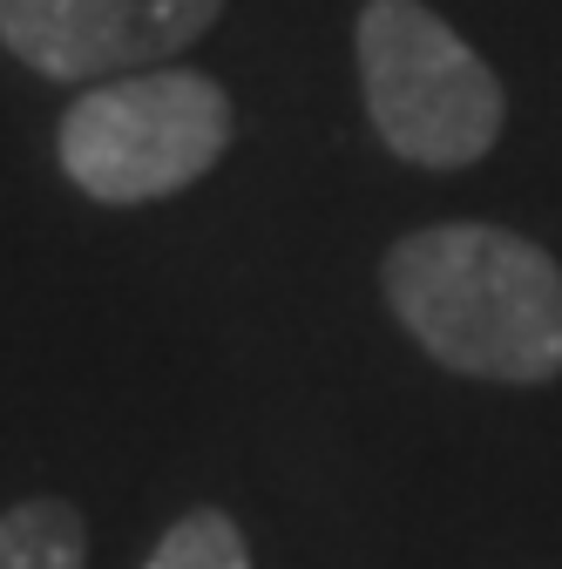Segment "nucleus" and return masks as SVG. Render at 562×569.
Wrapping results in <instances>:
<instances>
[{
  "label": "nucleus",
  "mask_w": 562,
  "mask_h": 569,
  "mask_svg": "<svg viewBox=\"0 0 562 569\" xmlns=\"http://www.w3.org/2000/svg\"><path fill=\"white\" fill-rule=\"evenodd\" d=\"M387 306L468 380L542 387L562 373V264L502 224H428L387 251Z\"/></svg>",
  "instance_id": "nucleus-1"
},
{
  "label": "nucleus",
  "mask_w": 562,
  "mask_h": 569,
  "mask_svg": "<svg viewBox=\"0 0 562 569\" xmlns=\"http://www.w3.org/2000/svg\"><path fill=\"white\" fill-rule=\"evenodd\" d=\"M231 150V96L197 68H136L68 102L54 157L96 203H157Z\"/></svg>",
  "instance_id": "nucleus-2"
},
{
  "label": "nucleus",
  "mask_w": 562,
  "mask_h": 569,
  "mask_svg": "<svg viewBox=\"0 0 562 569\" xmlns=\"http://www.w3.org/2000/svg\"><path fill=\"white\" fill-rule=\"evenodd\" d=\"M353 48H360L367 116L393 157L420 170H461L495 150L509 116L502 82L434 8L367 0Z\"/></svg>",
  "instance_id": "nucleus-3"
},
{
  "label": "nucleus",
  "mask_w": 562,
  "mask_h": 569,
  "mask_svg": "<svg viewBox=\"0 0 562 569\" xmlns=\"http://www.w3.org/2000/svg\"><path fill=\"white\" fill-rule=\"evenodd\" d=\"M224 0H0V48L48 82H109L163 68Z\"/></svg>",
  "instance_id": "nucleus-4"
},
{
  "label": "nucleus",
  "mask_w": 562,
  "mask_h": 569,
  "mask_svg": "<svg viewBox=\"0 0 562 569\" xmlns=\"http://www.w3.org/2000/svg\"><path fill=\"white\" fill-rule=\"evenodd\" d=\"M0 569H89V529L82 516L41 495L0 516Z\"/></svg>",
  "instance_id": "nucleus-5"
},
{
  "label": "nucleus",
  "mask_w": 562,
  "mask_h": 569,
  "mask_svg": "<svg viewBox=\"0 0 562 569\" xmlns=\"http://www.w3.org/2000/svg\"><path fill=\"white\" fill-rule=\"evenodd\" d=\"M143 569H251V549L224 509H190L183 522L163 529V542L150 549Z\"/></svg>",
  "instance_id": "nucleus-6"
}]
</instances>
